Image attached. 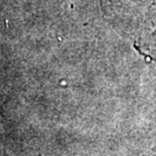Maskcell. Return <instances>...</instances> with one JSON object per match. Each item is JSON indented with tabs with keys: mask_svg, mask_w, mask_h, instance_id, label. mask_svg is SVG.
I'll return each instance as SVG.
<instances>
[{
	"mask_svg": "<svg viewBox=\"0 0 156 156\" xmlns=\"http://www.w3.org/2000/svg\"><path fill=\"white\" fill-rule=\"evenodd\" d=\"M145 55L148 57H151V58H153V59L156 62V34L154 35V39L146 46Z\"/></svg>",
	"mask_w": 156,
	"mask_h": 156,
	"instance_id": "6da1fadb",
	"label": "cell"
}]
</instances>
